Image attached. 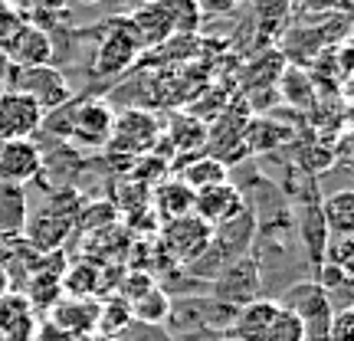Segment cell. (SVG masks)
Returning a JSON list of instances; mask_svg holds the SVG:
<instances>
[{
  "instance_id": "1",
  "label": "cell",
  "mask_w": 354,
  "mask_h": 341,
  "mask_svg": "<svg viewBox=\"0 0 354 341\" xmlns=\"http://www.w3.org/2000/svg\"><path fill=\"white\" fill-rule=\"evenodd\" d=\"M7 79H10V89H17V92H24L26 99L37 102L43 115L73 99V89H69L66 76L56 66H30V69L10 66V76Z\"/></svg>"
},
{
  "instance_id": "2",
  "label": "cell",
  "mask_w": 354,
  "mask_h": 341,
  "mask_svg": "<svg viewBox=\"0 0 354 341\" xmlns=\"http://www.w3.org/2000/svg\"><path fill=\"white\" fill-rule=\"evenodd\" d=\"M161 233V250L171 263H194L201 259L210 243H214V233L216 230L210 223H203L201 216H180V220H167L158 227Z\"/></svg>"
},
{
  "instance_id": "3",
  "label": "cell",
  "mask_w": 354,
  "mask_h": 341,
  "mask_svg": "<svg viewBox=\"0 0 354 341\" xmlns=\"http://www.w3.org/2000/svg\"><path fill=\"white\" fill-rule=\"evenodd\" d=\"M286 308H292L295 315L302 318L305 325V341H328V329H331V302H328V289L318 286V282H299L292 286L286 295Z\"/></svg>"
},
{
  "instance_id": "4",
  "label": "cell",
  "mask_w": 354,
  "mask_h": 341,
  "mask_svg": "<svg viewBox=\"0 0 354 341\" xmlns=\"http://www.w3.org/2000/svg\"><path fill=\"white\" fill-rule=\"evenodd\" d=\"M138 53H141V43H138V33H135L131 20H128V17L112 20L105 39L99 43L92 73H95V76H118V73H125L128 66L138 59Z\"/></svg>"
},
{
  "instance_id": "5",
  "label": "cell",
  "mask_w": 354,
  "mask_h": 341,
  "mask_svg": "<svg viewBox=\"0 0 354 341\" xmlns=\"http://www.w3.org/2000/svg\"><path fill=\"white\" fill-rule=\"evenodd\" d=\"M158 138H161V125H158V118L151 112L125 109L122 115H115L109 148L118 154H151Z\"/></svg>"
},
{
  "instance_id": "6",
  "label": "cell",
  "mask_w": 354,
  "mask_h": 341,
  "mask_svg": "<svg viewBox=\"0 0 354 341\" xmlns=\"http://www.w3.org/2000/svg\"><path fill=\"white\" fill-rule=\"evenodd\" d=\"M46 115L39 112L33 99H26L17 89L0 92V141H26L33 138Z\"/></svg>"
},
{
  "instance_id": "7",
  "label": "cell",
  "mask_w": 354,
  "mask_h": 341,
  "mask_svg": "<svg viewBox=\"0 0 354 341\" xmlns=\"http://www.w3.org/2000/svg\"><path fill=\"white\" fill-rule=\"evenodd\" d=\"M112 125H115V112L109 109V102L88 99L73 112L69 135H73L79 145H86V148H105L109 138H112Z\"/></svg>"
},
{
  "instance_id": "8",
  "label": "cell",
  "mask_w": 354,
  "mask_h": 341,
  "mask_svg": "<svg viewBox=\"0 0 354 341\" xmlns=\"http://www.w3.org/2000/svg\"><path fill=\"white\" fill-rule=\"evenodd\" d=\"M39 171H43V154H39V148L33 145V138L0 141V181H3L7 187L30 184Z\"/></svg>"
},
{
  "instance_id": "9",
  "label": "cell",
  "mask_w": 354,
  "mask_h": 341,
  "mask_svg": "<svg viewBox=\"0 0 354 341\" xmlns=\"http://www.w3.org/2000/svg\"><path fill=\"white\" fill-rule=\"evenodd\" d=\"M243 210H246V201H243V194L230 181L194 194V216H201L203 223H210L214 230L230 223V220H236Z\"/></svg>"
},
{
  "instance_id": "10",
  "label": "cell",
  "mask_w": 354,
  "mask_h": 341,
  "mask_svg": "<svg viewBox=\"0 0 354 341\" xmlns=\"http://www.w3.org/2000/svg\"><path fill=\"white\" fill-rule=\"evenodd\" d=\"M39 312L24 292L10 289L0 299V338L3 341H37Z\"/></svg>"
},
{
  "instance_id": "11",
  "label": "cell",
  "mask_w": 354,
  "mask_h": 341,
  "mask_svg": "<svg viewBox=\"0 0 354 341\" xmlns=\"http://www.w3.org/2000/svg\"><path fill=\"white\" fill-rule=\"evenodd\" d=\"M256 289H259V266L253 256H240L230 266H223V273L216 279V302H233L240 308V305L253 302Z\"/></svg>"
},
{
  "instance_id": "12",
  "label": "cell",
  "mask_w": 354,
  "mask_h": 341,
  "mask_svg": "<svg viewBox=\"0 0 354 341\" xmlns=\"http://www.w3.org/2000/svg\"><path fill=\"white\" fill-rule=\"evenodd\" d=\"M50 325H56L59 331L73 335V338H86L99 329V302L95 299H73L63 295L59 302L50 308Z\"/></svg>"
},
{
  "instance_id": "13",
  "label": "cell",
  "mask_w": 354,
  "mask_h": 341,
  "mask_svg": "<svg viewBox=\"0 0 354 341\" xmlns=\"http://www.w3.org/2000/svg\"><path fill=\"white\" fill-rule=\"evenodd\" d=\"M7 59L17 69H30V66H50L53 59V39L46 30L33 26L30 20L24 24V30L13 37V43L7 46Z\"/></svg>"
},
{
  "instance_id": "14",
  "label": "cell",
  "mask_w": 354,
  "mask_h": 341,
  "mask_svg": "<svg viewBox=\"0 0 354 341\" xmlns=\"http://www.w3.org/2000/svg\"><path fill=\"white\" fill-rule=\"evenodd\" d=\"M128 20H131L135 33H138L141 50H158V46H165L167 39H174V26H171V17H167L161 0H148Z\"/></svg>"
},
{
  "instance_id": "15",
  "label": "cell",
  "mask_w": 354,
  "mask_h": 341,
  "mask_svg": "<svg viewBox=\"0 0 354 341\" xmlns=\"http://www.w3.org/2000/svg\"><path fill=\"white\" fill-rule=\"evenodd\" d=\"M151 210L158 216V223H167V220H180V216L194 214V190L180 181H161L154 187L151 197Z\"/></svg>"
},
{
  "instance_id": "16",
  "label": "cell",
  "mask_w": 354,
  "mask_h": 341,
  "mask_svg": "<svg viewBox=\"0 0 354 341\" xmlns=\"http://www.w3.org/2000/svg\"><path fill=\"white\" fill-rule=\"evenodd\" d=\"M276 312L279 302H272V299H253V302L240 305L233 315V325H230V335H236L240 341H259Z\"/></svg>"
},
{
  "instance_id": "17",
  "label": "cell",
  "mask_w": 354,
  "mask_h": 341,
  "mask_svg": "<svg viewBox=\"0 0 354 341\" xmlns=\"http://www.w3.org/2000/svg\"><path fill=\"white\" fill-rule=\"evenodd\" d=\"M180 184H187L194 194H201V190H210L216 184H227V161L223 158H216V154H194L187 165L180 167V174H177Z\"/></svg>"
},
{
  "instance_id": "18",
  "label": "cell",
  "mask_w": 354,
  "mask_h": 341,
  "mask_svg": "<svg viewBox=\"0 0 354 341\" xmlns=\"http://www.w3.org/2000/svg\"><path fill=\"white\" fill-rule=\"evenodd\" d=\"M322 223L325 230H331L335 237H351L354 233V194L351 190H338L331 194L328 201L322 203Z\"/></svg>"
},
{
  "instance_id": "19",
  "label": "cell",
  "mask_w": 354,
  "mask_h": 341,
  "mask_svg": "<svg viewBox=\"0 0 354 341\" xmlns=\"http://www.w3.org/2000/svg\"><path fill=\"white\" fill-rule=\"evenodd\" d=\"M128 308H131V318H138L145 325H161V322L171 315V299H167V292L154 282L151 289L145 292L141 299H135Z\"/></svg>"
},
{
  "instance_id": "20",
  "label": "cell",
  "mask_w": 354,
  "mask_h": 341,
  "mask_svg": "<svg viewBox=\"0 0 354 341\" xmlns=\"http://www.w3.org/2000/svg\"><path fill=\"white\" fill-rule=\"evenodd\" d=\"M59 282H63V295H73V299H92L102 286L92 263H76L66 276H59Z\"/></svg>"
},
{
  "instance_id": "21",
  "label": "cell",
  "mask_w": 354,
  "mask_h": 341,
  "mask_svg": "<svg viewBox=\"0 0 354 341\" xmlns=\"http://www.w3.org/2000/svg\"><path fill=\"white\" fill-rule=\"evenodd\" d=\"M165 3L167 17H171V26H174V37H190V33H197V26H201V7H197V0H161Z\"/></svg>"
},
{
  "instance_id": "22",
  "label": "cell",
  "mask_w": 354,
  "mask_h": 341,
  "mask_svg": "<svg viewBox=\"0 0 354 341\" xmlns=\"http://www.w3.org/2000/svg\"><path fill=\"white\" fill-rule=\"evenodd\" d=\"M259 341H305V325H302V318L295 315L292 308L279 305V312L272 315L269 329L263 331V338H259Z\"/></svg>"
},
{
  "instance_id": "23",
  "label": "cell",
  "mask_w": 354,
  "mask_h": 341,
  "mask_svg": "<svg viewBox=\"0 0 354 341\" xmlns=\"http://www.w3.org/2000/svg\"><path fill=\"white\" fill-rule=\"evenodd\" d=\"M26 299H30V305L37 308V312H50L53 305L63 299V282H59V276H37L33 282H30V292H24Z\"/></svg>"
},
{
  "instance_id": "24",
  "label": "cell",
  "mask_w": 354,
  "mask_h": 341,
  "mask_svg": "<svg viewBox=\"0 0 354 341\" xmlns=\"http://www.w3.org/2000/svg\"><path fill=\"white\" fill-rule=\"evenodd\" d=\"M135 318H131V308H128L125 299H109V302L99 305V329L105 335H118L122 329H128Z\"/></svg>"
},
{
  "instance_id": "25",
  "label": "cell",
  "mask_w": 354,
  "mask_h": 341,
  "mask_svg": "<svg viewBox=\"0 0 354 341\" xmlns=\"http://www.w3.org/2000/svg\"><path fill=\"white\" fill-rule=\"evenodd\" d=\"M30 233H33L30 240L37 243L39 250H56L66 237V223H53V214H43L37 223L30 227Z\"/></svg>"
},
{
  "instance_id": "26",
  "label": "cell",
  "mask_w": 354,
  "mask_h": 341,
  "mask_svg": "<svg viewBox=\"0 0 354 341\" xmlns=\"http://www.w3.org/2000/svg\"><path fill=\"white\" fill-rule=\"evenodd\" d=\"M26 24V13L17 10L10 0H0V50H7L13 43V37L24 30Z\"/></svg>"
},
{
  "instance_id": "27",
  "label": "cell",
  "mask_w": 354,
  "mask_h": 341,
  "mask_svg": "<svg viewBox=\"0 0 354 341\" xmlns=\"http://www.w3.org/2000/svg\"><path fill=\"white\" fill-rule=\"evenodd\" d=\"M69 20V13H66V0H37V7H33V20L30 24L39 26V30H46V26H56Z\"/></svg>"
},
{
  "instance_id": "28",
  "label": "cell",
  "mask_w": 354,
  "mask_h": 341,
  "mask_svg": "<svg viewBox=\"0 0 354 341\" xmlns=\"http://www.w3.org/2000/svg\"><path fill=\"white\" fill-rule=\"evenodd\" d=\"M177 128L184 131V135H171V148H177V151H197V145H203L207 141V128L201 125V122H177Z\"/></svg>"
},
{
  "instance_id": "29",
  "label": "cell",
  "mask_w": 354,
  "mask_h": 341,
  "mask_svg": "<svg viewBox=\"0 0 354 341\" xmlns=\"http://www.w3.org/2000/svg\"><path fill=\"white\" fill-rule=\"evenodd\" d=\"M328 341H354V312L351 308H342V312L331 315Z\"/></svg>"
},
{
  "instance_id": "30",
  "label": "cell",
  "mask_w": 354,
  "mask_h": 341,
  "mask_svg": "<svg viewBox=\"0 0 354 341\" xmlns=\"http://www.w3.org/2000/svg\"><path fill=\"white\" fill-rule=\"evenodd\" d=\"M154 286V279L151 276H145V273H131V276H125L122 279V295H118V299H125L128 305L135 302V299H141V295H145V292L151 289Z\"/></svg>"
},
{
  "instance_id": "31",
  "label": "cell",
  "mask_w": 354,
  "mask_h": 341,
  "mask_svg": "<svg viewBox=\"0 0 354 341\" xmlns=\"http://www.w3.org/2000/svg\"><path fill=\"white\" fill-rule=\"evenodd\" d=\"M246 0H197V7H201V13H230L236 10V7H243Z\"/></svg>"
},
{
  "instance_id": "32",
  "label": "cell",
  "mask_w": 354,
  "mask_h": 341,
  "mask_svg": "<svg viewBox=\"0 0 354 341\" xmlns=\"http://www.w3.org/2000/svg\"><path fill=\"white\" fill-rule=\"evenodd\" d=\"M13 289V282H10V273H7V269H3V266H0V299H3V295H7V292Z\"/></svg>"
},
{
  "instance_id": "33",
  "label": "cell",
  "mask_w": 354,
  "mask_h": 341,
  "mask_svg": "<svg viewBox=\"0 0 354 341\" xmlns=\"http://www.w3.org/2000/svg\"><path fill=\"white\" fill-rule=\"evenodd\" d=\"M7 76H10V59H7V53L0 50V86L7 82Z\"/></svg>"
},
{
  "instance_id": "34",
  "label": "cell",
  "mask_w": 354,
  "mask_h": 341,
  "mask_svg": "<svg viewBox=\"0 0 354 341\" xmlns=\"http://www.w3.org/2000/svg\"><path fill=\"white\" fill-rule=\"evenodd\" d=\"M216 341H240V338H236V335H230V331H227V335H220Z\"/></svg>"
},
{
  "instance_id": "35",
  "label": "cell",
  "mask_w": 354,
  "mask_h": 341,
  "mask_svg": "<svg viewBox=\"0 0 354 341\" xmlns=\"http://www.w3.org/2000/svg\"><path fill=\"white\" fill-rule=\"evenodd\" d=\"M73 3H82V7H92V3H99V0H73Z\"/></svg>"
},
{
  "instance_id": "36",
  "label": "cell",
  "mask_w": 354,
  "mask_h": 341,
  "mask_svg": "<svg viewBox=\"0 0 354 341\" xmlns=\"http://www.w3.org/2000/svg\"><path fill=\"white\" fill-rule=\"evenodd\" d=\"M0 341H3V338H0Z\"/></svg>"
}]
</instances>
